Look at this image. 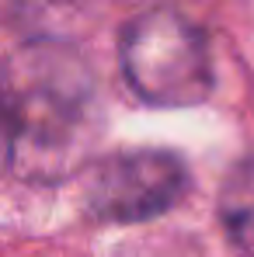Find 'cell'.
<instances>
[{
  "label": "cell",
  "mask_w": 254,
  "mask_h": 257,
  "mask_svg": "<svg viewBox=\"0 0 254 257\" xmlns=\"http://www.w3.org/2000/svg\"><path fill=\"white\" fill-rule=\"evenodd\" d=\"M216 212L230 247L240 257H254V157L226 174Z\"/></svg>",
  "instance_id": "obj_4"
},
{
  "label": "cell",
  "mask_w": 254,
  "mask_h": 257,
  "mask_svg": "<svg viewBox=\"0 0 254 257\" xmlns=\"http://www.w3.org/2000/svg\"><path fill=\"white\" fill-rule=\"evenodd\" d=\"M4 73L14 108L11 167L32 181L73 174L101 125L91 66L59 39H32Z\"/></svg>",
  "instance_id": "obj_1"
},
{
  "label": "cell",
  "mask_w": 254,
  "mask_h": 257,
  "mask_svg": "<svg viewBox=\"0 0 254 257\" xmlns=\"http://www.w3.org/2000/svg\"><path fill=\"white\" fill-rule=\"evenodd\" d=\"M192 184L185 160L171 150H122L94 160L84 177V209L98 222H150L171 212Z\"/></svg>",
  "instance_id": "obj_3"
},
{
  "label": "cell",
  "mask_w": 254,
  "mask_h": 257,
  "mask_svg": "<svg viewBox=\"0 0 254 257\" xmlns=\"http://www.w3.org/2000/svg\"><path fill=\"white\" fill-rule=\"evenodd\" d=\"M119 70L150 108H192L216 87L209 35L174 4H153L126 21Z\"/></svg>",
  "instance_id": "obj_2"
},
{
  "label": "cell",
  "mask_w": 254,
  "mask_h": 257,
  "mask_svg": "<svg viewBox=\"0 0 254 257\" xmlns=\"http://www.w3.org/2000/svg\"><path fill=\"white\" fill-rule=\"evenodd\" d=\"M11 164H14V108H11L7 73L0 70V174Z\"/></svg>",
  "instance_id": "obj_5"
}]
</instances>
